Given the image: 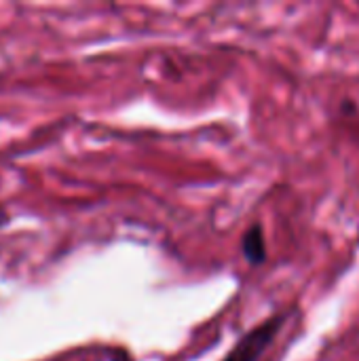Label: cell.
Returning <instances> with one entry per match:
<instances>
[{"mask_svg": "<svg viewBox=\"0 0 359 361\" xmlns=\"http://www.w3.org/2000/svg\"><path fill=\"white\" fill-rule=\"evenodd\" d=\"M284 315H273L269 319H264L260 326L252 328L248 334H243L239 338V343L229 351V355L224 361H258L260 355L273 345L277 332L284 326Z\"/></svg>", "mask_w": 359, "mask_h": 361, "instance_id": "6da1fadb", "label": "cell"}, {"mask_svg": "<svg viewBox=\"0 0 359 361\" xmlns=\"http://www.w3.org/2000/svg\"><path fill=\"white\" fill-rule=\"evenodd\" d=\"M241 254L252 267H260L267 260V241L260 224H252L241 239Z\"/></svg>", "mask_w": 359, "mask_h": 361, "instance_id": "7a4b0ae2", "label": "cell"}]
</instances>
